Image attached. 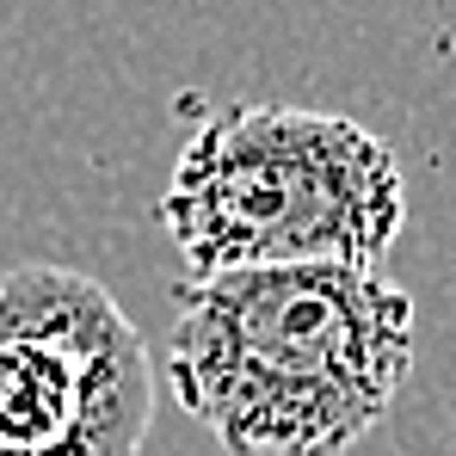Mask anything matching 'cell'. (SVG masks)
I'll list each match as a JSON object with an SVG mask.
<instances>
[{
	"instance_id": "6da1fadb",
	"label": "cell",
	"mask_w": 456,
	"mask_h": 456,
	"mask_svg": "<svg viewBox=\"0 0 456 456\" xmlns=\"http://www.w3.org/2000/svg\"><path fill=\"white\" fill-rule=\"evenodd\" d=\"M413 370L382 265H240L173 290L167 382L228 456H346Z\"/></svg>"
},
{
	"instance_id": "7a4b0ae2",
	"label": "cell",
	"mask_w": 456,
	"mask_h": 456,
	"mask_svg": "<svg viewBox=\"0 0 456 456\" xmlns=\"http://www.w3.org/2000/svg\"><path fill=\"white\" fill-rule=\"evenodd\" d=\"M407 223L395 149L346 111L223 105L173 160L160 228L191 278L240 265H377Z\"/></svg>"
},
{
	"instance_id": "3957f363",
	"label": "cell",
	"mask_w": 456,
	"mask_h": 456,
	"mask_svg": "<svg viewBox=\"0 0 456 456\" xmlns=\"http://www.w3.org/2000/svg\"><path fill=\"white\" fill-rule=\"evenodd\" d=\"M154 358L124 303L75 265L0 278V456H142Z\"/></svg>"
},
{
	"instance_id": "277c9868",
	"label": "cell",
	"mask_w": 456,
	"mask_h": 456,
	"mask_svg": "<svg viewBox=\"0 0 456 456\" xmlns=\"http://www.w3.org/2000/svg\"><path fill=\"white\" fill-rule=\"evenodd\" d=\"M438 19H444V25L456 31V0H438Z\"/></svg>"
}]
</instances>
